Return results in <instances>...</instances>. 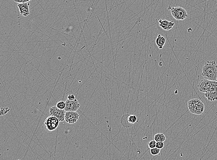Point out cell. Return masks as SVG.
I'll list each match as a JSON object with an SVG mask.
<instances>
[{"mask_svg":"<svg viewBox=\"0 0 217 160\" xmlns=\"http://www.w3.org/2000/svg\"><path fill=\"white\" fill-rule=\"evenodd\" d=\"M215 87H216V92H217V82L215 81Z\"/></svg>","mask_w":217,"mask_h":160,"instance_id":"obj_23","label":"cell"},{"mask_svg":"<svg viewBox=\"0 0 217 160\" xmlns=\"http://www.w3.org/2000/svg\"><path fill=\"white\" fill-rule=\"evenodd\" d=\"M205 97L210 102L217 100V92L209 91L205 93Z\"/></svg>","mask_w":217,"mask_h":160,"instance_id":"obj_12","label":"cell"},{"mask_svg":"<svg viewBox=\"0 0 217 160\" xmlns=\"http://www.w3.org/2000/svg\"><path fill=\"white\" fill-rule=\"evenodd\" d=\"M59 120L57 118L53 116L48 117L45 121L47 129L49 131H53L58 128L59 125Z\"/></svg>","mask_w":217,"mask_h":160,"instance_id":"obj_5","label":"cell"},{"mask_svg":"<svg viewBox=\"0 0 217 160\" xmlns=\"http://www.w3.org/2000/svg\"><path fill=\"white\" fill-rule=\"evenodd\" d=\"M65 103H66V106L64 110L66 112H69V111L76 112L80 107V104L76 99L73 101H70L68 99L65 101Z\"/></svg>","mask_w":217,"mask_h":160,"instance_id":"obj_7","label":"cell"},{"mask_svg":"<svg viewBox=\"0 0 217 160\" xmlns=\"http://www.w3.org/2000/svg\"><path fill=\"white\" fill-rule=\"evenodd\" d=\"M57 106L60 109H65V106H66L65 102H63V101H60V102H58L57 104Z\"/></svg>","mask_w":217,"mask_h":160,"instance_id":"obj_18","label":"cell"},{"mask_svg":"<svg viewBox=\"0 0 217 160\" xmlns=\"http://www.w3.org/2000/svg\"><path fill=\"white\" fill-rule=\"evenodd\" d=\"M159 26L162 28L163 30L165 31H169L172 29L173 27L174 26V23L172 21H167V20H162L161 19L159 20Z\"/></svg>","mask_w":217,"mask_h":160,"instance_id":"obj_10","label":"cell"},{"mask_svg":"<svg viewBox=\"0 0 217 160\" xmlns=\"http://www.w3.org/2000/svg\"><path fill=\"white\" fill-rule=\"evenodd\" d=\"M168 10H170L171 14L174 19L177 21H182L188 17L187 12L184 8L181 7H169Z\"/></svg>","mask_w":217,"mask_h":160,"instance_id":"obj_4","label":"cell"},{"mask_svg":"<svg viewBox=\"0 0 217 160\" xmlns=\"http://www.w3.org/2000/svg\"><path fill=\"white\" fill-rule=\"evenodd\" d=\"M79 115L77 112L74 111L66 112L65 116V121L70 124H74L78 121Z\"/></svg>","mask_w":217,"mask_h":160,"instance_id":"obj_8","label":"cell"},{"mask_svg":"<svg viewBox=\"0 0 217 160\" xmlns=\"http://www.w3.org/2000/svg\"><path fill=\"white\" fill-rule=\"evenodd\" d=\"M154 140L156 141L157 142H164L166 140V138L163 133H158L155 134V136H154Z\"/></svg>","mask_w":217,"mask_h":160,"instance_id":"obj_14","label":"cell"},{"mask_svg":"<svg viewBox=\"0 0 217 160\" xmlns=\"http://www.w3.org/2000/svg\"><path fill=\"white\" fill-rule=\"evenodd\" d=\"M128 121L130 124H135L136 122H137V117L135 115L129 114L128 117Z\"/></svg>","mask_w":217,"mask_h":160,"instance_id":"obj_15","label":"cell"},{"mask_svg":"<svg viewBox=\"0 0 217 160\" xmlns=\"http://www.w3.org/2000/svg\"><path fill=\"white\" fill-rule=\"evenodd\" d=\"M30 5V3L29 2L18 3V7L21 15L26 17L30 14V10H29Z\"/></svg>","mask_w":217,"mask_h":160,"instance_id":"obj_9","label":"cell"},{"mask_svg":"<svg viewBox=\"0 0 217 160\" xmlns=\"http://www.w3.org/2000/svg\"><path fill=\"white\" fill-rule=\"evenodd\" d=\"M166 43V39L161 35L159 34L156 39V43L160 49L163 48Z\"/></svg>","mask_w":217,"mask_h":160,"instance_id":"obj_11","label":"cell"},{"mask_svg":"<svg viewBox=\"0 0 217 160\" xmlns=\"http://www.w3.org/2000/svg\"><path fill=\"white\" fill-rule=\"evenodd\" d=\"M187 106L189 111L194 114H202L205 111L204 103L199 99H193L189 100L187 102Z\"/></svg>","mask_w":217,"mask_h":160,"instance_id":"obj_2","label":"cell"},{"mask_svg":"<svg viewBox=\"0 0 217 160\" xmlns=\"http://www.w3.org/2000/svg\"><path fill=\"white\" fill-rule=\"evenodd\" d=\"M66 111L64 109H60L57 106L51 107L50 110V114L51 116H53L57 118L60 122L65 120V116Z\"/></svg>","mask_w":217,"mask_h":160,"instance_id":"obj_6","label":"cell"},{"mask_svg":"<svg viewBox=\"0 0 217 160\" xmlns=\"http://www.w3.org/2000/svg\"><path fill=\"white\" fill-rule=\"evenodd\" d=\"M202 75L204 79L217 81V65L215 61L205 62L202 68Z\"/></svg>","mask_w":217,"mask_h":160,"instance_id":"obj_1","label":"cell"},{"mask_svg":"<svg viewBox=\"0 0 217 160\" xmlns=\"http://www.w3.org/2000/svg\"><path fill=\"white\" fill-rule=\"evenodd\" d=\"M68 99L70 101H73L76 99L75 96L74 94H70L68 95Z\"/></svg>","mask_w":217,"mask_h":160,"instance_id":"obj_22","label":"cell"},{"mask_svg":"<svg viewBox=\"0 0 217 160\" xmlns=\"http://www.w3.org/2000/svg\"><path fill=\"white\" fill-rule=\"evenodd\" d=\"M10 109L8 107H2L1 111H0V115L3 116L6 115L10 112Z\"/></svg>","mask_w":217,"mask_h":160,"instance_id":"obj_16","label":"cell"},{"mask_svg":"<svg viewBox=\"0 0 217 160\" xmlns=\"http://www.w3.org/2000/svg\"><path fill=\"white\" fill-rule=\"evenodd\" d=\"M164 147V142H157V143H156V147L158 148V149L161 150V149H162Z\"/></svg>","mask_w":217,"mask_h":160,"instance_id":"obj_20","label":"cell"},{"mask_svg":"<svg viewBox=\"0 0 217 160\" xmlns=\"http://www.w3.org/2000/svg\"><path fill=\"white\" fill-rule=\"evenodd\" d=\"M14 2L18 3H24L28 2L32 0H13Z\"/></svg>","mask_w":217,"mask_h":160,"instance_id":"obj_21","label":"cell"},{"mask_svg":"<svg viewBox=\"0 0 217 160\" xmlns=\"http://www.w3.org/2000/svg\"><path fill=\"white\" fill-rule=\"evenodd\" d=\"M128 115H129V114L124 115L122 117L121 119V123L125 127L129 128L133 126L128 121Z\"/></svg>","mask_w":217,"mask_h":160,"instance_id":"obj_13","label":"cell"},{"mask_svg":"<svg viewBox=\"0 0 217 160\" xmlns=\"http://www.w3.org/2000/svg\"><path fill=\"white\" fill-rule=\"evenodd\" d=\"M156 143L157 142L155 140H151L148 143V147L149 149H153L156 147Z\"/></svg>","mask_w":217,"mask_h":160,"instance_id":"obj_19","label":"cell"},{"mask_svg":"<svg viewBox=\"0 0 217 160\" xmlns=\"http://www.w3.org/2000/svg\"><path fill=\"white\" fill-rule=\"evenodd\" d=\"M215 82V81H211L204 79L199 83L197 87L199 91L204 93L209 91L216 92Z\"/></svg>","mask_w":217,"mask_h":160,"instance_id":"obj_3","label":"cell"},{"mask_svg":"<svg viewBox=\"0 0 217 160\" xmlns=\"http://www.w3.org/2000/svg\"><path fill=\"white\" fill-rule=\"evenodd\" d=\"M160 149H158L157 147L150 149V153L152 155H157L159 154Z\"/></svg>","mask_w":217,"mask_h":160,"instance_id":"obj_17","label":"cell"},{"mask_svg":"<svg viewBox=\"0 0 217 160\" xmlns=\"http://www.w3.org/2000/svg\"></svg>","mask_w":217,"mask_h":160,"instance_id":"obj_24","label":"cell"}]
</instances>
